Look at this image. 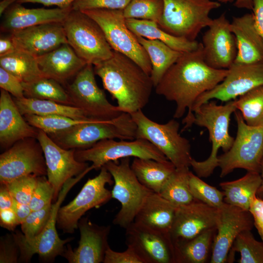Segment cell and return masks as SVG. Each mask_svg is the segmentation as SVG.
<instances>
[{"label":"cell","mask_w":263,"mask_h":263,"mask_svg":"<svg viewBox=\"0 0 263 263\" xmlns=\"http://www.w3.org/2000/svg\"><path fill=\"white\" fill-rule=\"evenodd\" d=\"M225 13L213 19L202 38L205 62L216 69H227L234 62L238 48Z\"/></svg>","instance_id":"ac0fdd59"},{"label":"cell","mask_w":263,"mask_h":263,"mask_svg":"<svg viewBox=\"0 0 263 263\" xmlns=\"http://www.w3.org/2000/svg\"><path fill=\"white\" fill-rule=\"evenodd\" d=\"M52 203L38 210L32 211L20 224L21 232L27 239L38 236L47 224L52 211Z\"/></svg>","instance_id":"7bdbcfd3"},{"label":"cell","mask_w":263,"mask_h":263,"mask_svg":"<svg viewBox=\"0 0 263 263\" xmlns=\"http://www.w3.org/2000/svg\"><path fill=\"white\" fill-rule=\"evenodd\" d=\"M130 114L136 125V138L150 142L176 169L190 167V144L179 133L177 121L172 119L165 124L157 123L148 118L142 110Z\"/></svg>","instance_id":"8992f818"},{"label":"cell","mask_w":263,"mask_h":263,"mask_svg":"<svg viewBox=\"0 0 263 263\" xmlns=\"http://www.w3.org/2000/svg\"><path fill=\"white\" fill-rule=\"evenodd\" d=\"M18 0H2L0 2V15L4 13L6 10Z\"/></svg>","instance_id":"91938a15"},{"label":"cell","mask_w":263,"mask_h":263,"mask_svg":"<svg viewBox=\"0 0 263 263\" xmlns=\"http://www.w3.org/2000/svg\"><path fill=\"white\" fill-rule=\"evenodd\" d=\"M37 139L42 149L47 179L53 188V201L55 202L65 182L84 171L89 167V164L76 159V150L61 148L47 134L38 129Z\"/></svg>","instance_id":"e0dca14e"},{"label":"cell","mask_w":263,"mask_h":263,"mask_svg":"<svg viewBox=\"0 0 263 263\" xmlns=\"http://www.w3.org/2000/svg\"><path fill=\"white\" fill-rule=\"evenodd\" d=\"M28 175H47L42 149L36 138L19 140L0 155V184Z\"/></svg>","instance_id":"9a60e30c"},{"label":"cell","mask_w":263,"mask_h":263,"mask_svg":"<svg viewBox=\"0 0 263 263\" xmlns=\"http://www.w3.org/2000/svg\"><path fill=\"white\" fill-rule=\"evenodd\" d=\"M128 28L136 36L161 41L171 48L180 52L196 49L199 42L171 35L161 29L156 22L144 19H126Z\"/></svg>","instance_id":"4dcf8cb0"},{"label":"cell","mask_w":263,"mask_h":263,"mask_svg":"<svg viewBox=\"0 0 263 263\" xmlns=\"http://www.w3.org/2000/svg\"><path fill=\"white\" fill-rule=\"evenodd\" d=\"M245 122L252 127L263 126V85L257 87L234 99Z\"/></svg>","instance_id":"74e56055"},{"label":"cell","mask_w":263,"mask_h":263,"mask_svg":"<svg viewBox=\"0 0 263 263\" xmlns=\"http://www.w3.org/2000/svg\"><path fill=\"white\" fill-rule=\"evenodd\" d=\"M0 87L14 98L25 97L22 82L15 75L0 67Z\"/></svg>","instance_id":"681fc988"},{"label":"cell","mask_w":263,"mask_h":263,"mask_svg":"<svg viewBox=\"0 0 263 263\" xmlns=\"http://www.w3.org/2000/svg\"><path fill=\"white\" fill-rule=\"evenodd\" d=\"M94 65L87 64L67 86V92L72 106L81 110L89 118L111 120L120 115L119 107L112 104L104 91L98 86Z\"/></svg>","instance_id":"4fadbf2b"},{"label":"cell","mask_w":263,"mask_h":263,"mask_svg":"<svg viewBox=\"0 0 263 263\" xmlns=\"http://www.w3.org/2000/svg\"><path fill=\"white\" fill-rule=\"evenodd\" d=\"M236 110L234 100H231L224 105L208 101L194 112L193 124L207 129L212 143L211 153L206 160H191L190 166L199 177L209 176L218 167L217 153L220 148L225 152L232 147L235 138L229 134L228 129L231 114Z\"/></svg>","instance_id":"277c9868"},{"label":"cell","mask_w":263,"mask_h":263,"mask_svg":"<svg viewBox=\"0 0 263 263\" xmlns=\"http://www.w3.org/2000/svg\"><path fill=\"white\" fill-rule=\"evenodd\" d=\"M227 69H216L207 65L203 54V44L183 52L171 66L155 87L156 93L176 104L174 118H180L188 110L184 118L186 130L193 124V105L203 93L214 88L227 75Z\"/></svg>","instance_id":"6da1fadb"},{"label":"cell","mask_w":263,"mask_h":263,"mask_svg":"<svg viewBox=\"0 0 263 263\" xmlns=\"http://www.w3.org/2000/svg\"><path fill=\"white\" fill-rule=\"evenodd\" d=\"M260 172L247 171L237 180L221 182L220 186L224 194L225 203L249 211L253 199L262 183Z\"/></svg>","instance_id":"f546056e"},{"label":"cell","mask_w":263,"mask_h":263,"mask_svg":"<svg viewBox=\"0 0 263 263\" xmlns=\"http://www.w3.org/2000/svg\"><path fill=\"white\" fill-rule=\"evenodd\" d=\"M136 128L131 114L122 113L111 120L91 118L48 136L62 148L82 150L89 148L105 139H135Z\"/></svg>","instance_id":"3957f363"},{"label":"cell","mask_w":263,"mask_h":263,"mask_svg":"<svg viewBox=\"0 0 263 263\" xmlns=\"http://www.w3.org/2000/svg\"><path fill=\"white\" fill-rule=\"evenodd\" d=\"M0 225L1 227L10 231H14L19 225L12 208L0 210Z\"/></svg>","instance_id":"816d5d0a"},{"label":"cell","mask_w":263,"mask_h":263,"mask_svg":"<svg viewBox=\"0 0 263 263\" xmlns=\"http://www.w3.org/2000/svg\"><path fill=\"white\" fill-rule=\"evenodd\" d=\"M0 66L23 83L32 82L45 77L38 66L36 57L17 49L0 56Z\"/></svg>","instance_id":"e575fe53"},{"label":"cell","mask_w":263,"mask_h":263,"mask_svg":"<svg viewBox=\"0 0 263 263\" xmlns=\"http://www.w3.org/2000/svg\"><path fill=\"white\" fill-rule=\"evenodd\" d=\"M22 115H59L78 120H85L88 117L79 109L70 105L60 104L53 101L24 97L13 98Z\"/></svg>","instance_id":"d6a6232c"},{"label":"cell","mask_w":263,"mask_h":263,"mask_svg":"<svg viewBox=\"0 0 263 263\" xmlns=\"http://www.w3.org/2000/svg\"><path fill=\"white\" fill-rule=\"evenodd\" d=\"M113 182L111 174L103 166L96 176L87 180L73 200L59 208L56 220L58 228L63 233H73L87 211L100 207L112 198L111 190L106 185H112Z\"/></svg>","instance_id":"7c38bea8"},{"label":"cell","mask_w":263,"mask_h":263,"mask_svg":"<svg viewBox=\"0 0 263 263\" xmlns=\"http://www.w3.org/2000/svg\"><path fill=\"white\" fill-rule=\"evenodd\" d=\"M94 67L122 112L131 113L148 103L154 87L150 76L128 56L113 50L111 58Z\"/></svg>","instance_id":"7a4b0ae2"},{"label":"cell","mask_w":263,"mask_h":263,"mask_svg":"<svg viewBox=\"0 0 263 263\" xmlns=\"http://www.w3.org/2000/svg\"><path fill=\"white\" fill-rule=\"evenodd\" d=\"M76 0H18L17 3H38L45 6L56 5L57 7L67 8L72 7L73 3Z\"/></svg>","instance_id":"db71d44e"},{"label":"cell","mask_w":263,"mask_h":263,"mask_svg":"<svg viewBox=\"0 0 263 263\" xmlns=\"http://www.w3.org/2000/svg\"><path fill=\"white\" fill-rule=\"evenodd\" d=\"M54 189L45 176H38L37 183L29 204L32 211L38 210L52 203Z\"/></svg>","instance_id":"f6af8a7d"},{"label":"cell","mask_w":263,"mask_h":263,"mask_svg":"<svg viewBox=\"0 0 263 263\" xmlns=\"http://www.w3.org/2000/svg\"><path fill=\"white\" fill-rule=\"evenodd\" d=\"M80 240L77 248L72 249L68 245L62 255L69 263H103L110 246L108 236L110 225H98L87 217L78 222Z\"/></svg>","instance_id":"7402d4cb"},{"label":"cell","mask_w":263,"mask_h":263,"mask_svg":"<svg viewBox=\"0 0 263 263\" xmlns=\"http://www.w3.org/2000/svg\"><path fill=\"white\" fill-rule=\"evenodd\" d=\"M10 35L16 48L38 57L68 43L62 22L41 24Z\"/></svg>","instance_id":"603a6c76"},{"label":"cell","mask_w":263,"mask_h":263,"mask_svg":"<svg viewBox=\"0 0 263 263\" xmlns=\"http://www.w3.org/2000/svg\"><path fill=\"white\" fill-rule=\"evenodd\" d=\"M234 113L237 124L236 138L231 148L217 157L221 177L236 169L260 172L263 159V126H249L240 111Z\"/></svg>","instance_id":"9c48e42d"},{"label":"cell","mask_w":263,"mask_h":263,"mask_svg":"<svg viewBox=\"0 0 263 263\" xmlns=\"http://www.w3.org/2000/svg\"><path fill=\"white\" fill-rule=\"evenodd\" d=\"M164 10L163 0H131L123 9L126 19L151 20L158 23Z\"/></svg>","instance_id":"ab89813d"},{"label":"cell","mask_w":263,"mask_h":263,"mask_svg":"<svg viewBox=\"0 0 263 263\" xmlns=\"http://www.w3.org/2000/svg\"><path fill=\"white\" fill-rule=\"evenodd\" d=\"M13 198L5 184H0V210L12 207Z\"/></svg>","instance_id":"9f6ffc18"},{"label":"cell","mask_w":263,"mask_h":263,"mask_svg":"<svg viewBox=\"0 0 263 263\" xmlns=\"http://www.w3.org/2000/svg\"><path fill=\"white\" fill-rule=\"evenodd\" d=\"M38 177L34 175L23 176L5 185L13 199L18 202L29 204L37 183Z\"/></svg>","instance_id":"ee69618b"},{"label":"cell","mask_w":263,"mask_h":263,"mask_svg":"<svg viewBox=\"0 0 263 263\" xmlns=\"http://www.w3.org/2000/svg\"><path fill=\"white\" fill-rule=\"evenodd\" d=\"M92 169L93 167L89 166L80 174L65 182L57 200L52 204L51 213L47 224L38 236L32 239H27L19 231L13 233L20 250L19 262H30L35 254H38L40 258L47 261H52L57 256H62L65 248L64 245L73 238L62 240L59 237L56 230L58 211L70 190Z\"/></svg>","instance_id":"52a82bcc"},{"label":"cell","mask_w":263,"mask_h":263,"mask_svg":"<svg viewBox=\"0 0 263 263\" xmlns=\"http://www.w3.org/2000/svg\"><path fill=\"white\" fill-rule=\"evenodd\" d=\"M164 10L158 26L174 36L195 41L201 30L213 19L209 14L221 6L211 0H163Z\"/></svg>","instance_id":"5b68a950"},{"label":"cell","mask_w":263,"mask_h":263,"mask_svg":"<svg viewBox=\"0 0 263 263\" xmlns=\"http://www.w3.org/2000/svg\"><path fill=\"white\" fill-rule=\"evenodd\" d=\"M219 219L212 246L211 263H224L238 235L251 230L254 224L249 211L224 203L219 208Z\"/></svg>","instance_id":"44dd1931"},{"label":"cell","mask_w":263,"mask_h":263,"mask_svg":"<svg viewBox=\"0 0 263 263\" xmlns=\"http://www.w3.org/2000/svg\"><path fill=\"white\" fill-rule=\"evenodd\" d=\"M137 157L166 161L167 157L153 144L142 138L133 140L105 139L91 147L76 150L75 157L81 162H91L94 169H100L107 163L126 157Z\"/></svg>","instance_id":"5bb4252c"},{"label":"cell","mask_w":263,"mask_h":263,"mask_svg":"<svg viewBox=\"0 0 263 263\" xmlns=\"http://www.w3.org/2000/svg\"><path fill=\"white\" fill-rule=\"evenodd\" d=\"M228 70L227 75L221 82L197 98L193 105L192 112L212 99L227 102L263 85V62H234Z\"/></svg>","instance_id":"2e32d148"},{"label":"cell","mask_w":263,"mask_h":263,"mask_svg":"<svg viewBox=\"0 0 263 263\" xmlns=\"http://www.w3.org/2000/svg\"><path fill=\"white\" fill-rule=\"evenodd\" d=\"M22 84L25 97L51 100L72 106L66 90L55 79L44 77L30 82H22Z\"/></svg>","instance_id":"d590c367"},{"label":"cell","mask_w":263,"mask_h":263,"mask_svg":"<svg viewBox=\"0 0 263 263\" xmlns=\"http://www.w3.org/2000/svg\"><path fill=\"white\" fill-rule=\"evenodd\" d=\"M131 0H76L72 5L74 10L83 11L94 9H122Z\"/></svg>","instance_id":"bcb514c9"},{"label":"cell","mask_w":263,"mask_h":263,"mask_svg":"<svg viewBox=\"0 0 263 263\" xmlns=\"http://www.w3.org/2000/svg\"><path fill=\"white\" fill-rule=\"evenodd\" d=\"M177 207L159 193L151 191L137 213L134 221L169 234Z\"/></svg>","instance_id":"83f0119b"},{"label":"cell","mask_w":263,"mask_h":263,"mask_svg":"<svg viewBox=\"0 0 263 263\" xmlns=\"http://www.w3.org/2000/svg\"><path fill=\"white\" fill-rule=\"evenodd\" d=\"M23 116L31 125L48 135L66 130L91 119L78 120L59 115L26 114Z\"/></svg>","instance_id":"60d3db41"},{"label":"cell","mask_w":263,"mask_h":263,"mask_svg":"<svg viewBox=\"0 0 263 263\" xmlns=\"http://www.w3.org/2000/svg\"><path fill=\"white\" fill-rule=\"evenodd\" d=\"M131 167L143 186L157 193L176 169L169 160L158 161L137 157H134Z\"/></svg>","instance_id":"f1b7e54d"},{"label":"cell","mask_w":263,"mask_h":263,"mask_svg":"<svg viewBox=\"0 0 263 263\" xmlns=\"http://www.w3.org/2000/svg\"><path fill=\"white\" fill-rule=\"evenodd\" d=\"M234 0H218L219 2L227 3L231 2ZM254 0H235L234 5L239 8H245L252 10L253 7Z\"/></svg>","instance_id":"680465c9"},{"label":"cell","mask_w":263,"mask_h":263,"mask_svg":"<svg viewBox=\"0 0 263 263\" xmlns=\"http://www.w3.org/2000/svg\"><path fill=\"white\" fill-rule=\"evenodd\" d=\"M230 28L237 44L238 52L234 62H263V38L256 28L252 14L233 17Z\"/></svg>","instance_id":"4316f807"},{"label":"cell","mask_w":263,"mask_h":263,"mask_svg":"<svg viewBox=\"0 0 263 263\" xmlns=\"http://www.w3.org/2000/svg\"><path fill=\"white\" fill-rule=\"evenodd\" d=\"M136 36L150 58L152 67L150 76L155 87L183 52L173 50L158 40Z\"/></svg>","instance_id":"1f68e13d"},{"label":"cell","mask_w":263,"mask_h":263,"mask_svg":"<svg viewBox=\"0 0 263 263\" xmlns=\"http://www.w3.org/2000/svg\"><path fill=\"white\" fill-rule=\"evenodd\" d=\"M190 171L189 168H176L159 194L177 207L193 201L189 186Z\"/></svg>","instance_id":"8d00e7d4"},{"label":"cell","mask_w":263,"mask_h":263,"mask_svg":"<svg viewBox=\"0 0 263 263\" xmlns=\"http://www.w3.org/2000/svg\"><path fill=\"white\" fill-rule=\"evenodd\" d=\"M103 263H145V262L132 247L127 245V249L122 252L114 251L109 246Z\"/></svg>","instance_id":"c3c4849f"},{"label":"cell","mask_w":263,"mask_h":263,"mask_svg":"<svg viewBox=\"0 0 263 263\" xmlns=\"http://www.w3.org/2000/svg\"><path fill=\"white\" fill-rule=\"evenodd\" d=\"M236 251L240 254L239 263H263V242L256 240L251 230L243 231L237 237L229 254L233 256Z\"/></svg>","instance_id":"f35d334b"},{"label":"cell","mask_w":263,"mask_h":263,"mask_svg":"<svg viewBox=\"0 0 263 263\" xmlns=\"http://www.w3.org/2000/svg\"><path fill=\"white\" fill-rule=\"evenodd\" d=\"M252 10L255 26L263 38V0H254Z\"/></svg>","instance_id":"f5cc1de1"},{"label":"cell","mask_w":263,"mask_h":263,"mask_svg":"<svg viewBox=\"0 0 263 263\" xmlns=\"http://www.w3.org/2000/svg\"><path fill=\"white\" fill-rule=\"evenodd\" d=\"M219 208L194 199L177 207L169 235L174 244L191 239L203 231L216 228Z\"/></svg>","instance_id":"ffe728a7"},{"label":"cell","mask_w":263,"mask_h":263,"mask_svg":"<svg viewBox=\"0 0 263 263\" xmlns=\"http://www.w3.org/2000/svg\"><path fill=\"white\" fill-rule=\"evenodd\" d=\"M16 50L17 49L16 48L10 35L8 36H0V56L9 54Z\"/></svg>","instance_id":"6f0895ef"},{"label":"cell","mask_w":263,"mask_h":263,"mask_svg":"<svg viewBox=\"0 0 263 263\" xmlns=\"http://www.w3.org/2000/svg\"><path fill=\"white\" fill-rule=\"evenodd\" d=\"M216 230L207 229L191 239L174 244L176 263L206 262Z\"/></svg>","instance_id":"836d02e7"},{"label":"cell","mask_w":263,"mask_h":263,"mask_svg":"<svg viewBox=\"0 0 263 263\" xmlns=\"http://www.w3.org/2000/svg\"><path fill=\"white\" fill-rule=\"evenodd\" d=\"M20 256L19 247L13 234H6L0 239V263H17Z\"/></svg>","instance_id":"7dc6e473"},{"label":"cell","mask_w":263,"mask_h":263,"mask_svg":"<svg viewBox=\"0 0 263 263\" xmlns=\"http://www.w3.org/2000/svg\"><path fill=\"white\" fill-rule=\"evenodd\" d=\"M260 174L262 177V183L257 192V196L261 198L263 197V159L262 161L260 169Z\"/></svg>","instance_id":"94428289"},{"label":"cell","mask_w":263,"mask_h":263,"mask_svg":"<svg viewBox=\"0 0 263 263\" xmlns=\"http://www.w3.org/2000/svg\"><path fill=\"white\" fill-rule=\"evenodd\" d=\"M81 11L97 23L113 50L128 56L150 75V58L136 35L127 26L123 10L94 9Z\"/></svg>","instance_id":"8fae6325"},{"label":"cell","mask_w":263,"mask_h":263,"mask_svg":"<svg viewBox=\"0 0 263 263\" xmlns=\"http://www.w3.org/2000/svg\"><path fill=\"white\" fill-rule=\"evenodd\" d=\"M12 208L14 211L20 225L32 211L29 204L18 202L14 199Z\"/></svg>","instance_id":"11a10c76"},{"label":"cell","mask_w":263,"mask_h":263,"mask_svg":"<svg viewBox=\"0 0 263 263\" xmlns=\"http://www.w3.org/2000/svg\"><path fill=\"white\" fill-rule=\"evenodd\" d=\"M38 129L31 125L17 108L10 94L1 89L0 94V144L7 149L19 140L37 138Z\"/></svg>","instance_id":"cb8c5ba5"},{"label":"cell","mask_w":263,"mask_h":263,"mask_svg":"<svg viewBox=\"0 0 263 263\" xmlns=\"http://www.w3.org/2000/svg\"><path fill=\"white\" fill-rule=\"evenodd\" d=\"M62 24L68 43L87 64L94 65L113 56L101 27L83 12L72 9Z\"/></svg>","instance_id":"ba28073f"},{"label":"cell","mask_w":263,"mask_h":263,"mask_svg":"<svg viewBox=\"0 0 263 263\" xmlns=\"http://www.w3.org/2000/svg\"><path fill=\"white\" fill-rule=\"evenodd\" d=\"M36 58L44 76L55 79L61 84L75 76L87 64L68 43Z\"/></svg>","instance_id":"484cf974"},{"label":"cell","mask_w":263,"mask_h":263,"mask_svg":"<svg viewBox=\"0 0 263 263\" xmlns=\"http://www.w3.org/2000/svg\"><path fill=\"white\" fill-rule=\"evenodd\" d=\"M104 166L113 180L112 198L121 204V208L113 223L126 228L134 222L138 210L152 191L139 181L131 167L130 157L109 162Z\"/></svg>","instance_id":"30bf717a"},{"label":"cell","mask_w":263,"mask_h":263,"mask_svg":"<svg viewBox=\"0 0 263 263\" xmlns=\"http://www.w3.org/2000/svg\"><path fill=\"white\" fill-rule=\"evenodd\" d=\"M254 224L263 242V200L257 196L253 199L249 209Z\"/></svg>","instance_id":"f907efd6"},{"label":"cell","mask_w":263,"mask_h":263,"mask_svg":"<svg viewBox=\"0 0 263 263\" xmlns=\"http://www.w3.org/2000/svg\"><path fill=\"white\" fill-rule=\"evenodd\" d=\"M72 10V7L27 8L16 2L4 12L0 30L11 33L41 24L62 22Z\"/></svg>","instance_id":"d4e9b609"},{"label":"cell","mask_w":263,"mask_h":263,"mask_svg":"<svg viewBox=\"0 0 263 263\" xmlns=\"http://www.w3.org/2000/svg\"><path fill=\"white\" fill-rule=\"evenodd\" d=\"M189 186L194 199L217 208L223 205L224 192L207 184L191 171L189 173Z\"/></svg>","instance_id":"b9f144b4"},{"label":"cell","mask_w":263,"mask_h":263,"mask_svg":"<svg viewBox=\"0 0 263 263\" xmlns=\"http://www.w3.org/2000/svg\"><path fill=\"white\" fill-rule=\"evenodd\" d=\"M125 229L127 245L132 247L145 263H176L174 245L169 234L134 221Z\"/></svg>","instance_id":"d6986e66"}]
</instances>
